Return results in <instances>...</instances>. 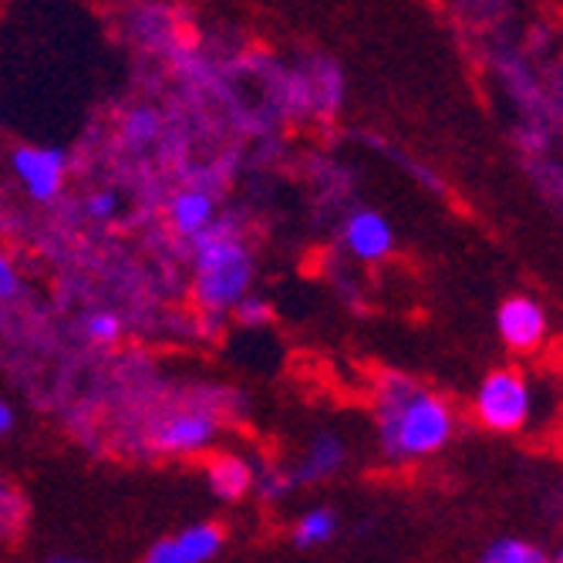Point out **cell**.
Instances as JSON below:
<instances>
[{
	"label": "cell",
	"instance_id": "1",
	"mask_svg": "<svg viewBox=\"0 0 563 563\" xmlns=\"http://www.w3.org/2000/svg\"><path fill=\"white\" fill-rule=\"evenodd\" d=\"M378 449L391 463H419L442 452L455 435V408L439 391L401 372H385L372 391Z\"/></svg>",
	"mask_w": 563,
	"mask_h": 563
},
{
	"label": "cell",
	"instance_id": "2",
	"mask_svg": "<svg viewBox=\"0 0 563 563\" xmlns=\"http://www.w3.org/2000/svg\"><path fill=\"white\" fill-rule=\"evenodd\" d=\"M192 253V300L207 318H227L233 303L253 290L257 280V257L253 246L246 243L240 223L233 220H217L199 236L189 240Z\"/></svg>",
	"mask_w": 563,
	"mask_h": 563
},
{
	"label": "cell",
	"instance_id": "3",
	"mask_svg": "<svg viewBox=\"0 0 563 563\" xmlns=\"http://www.w3.org/2000/svg\"><path fill=\"white\" fill-rule=\"evenodd\" d=\"M220 412L213 401H183L159 412L145 429V445L156 455H199L207 452L220 435Z\"/></svg>",
	"mask_w": 563,
	"mask_h": 563
},
{
	"label": "cell",
	"instance_id": "4",
	"mask_svg": "<svg viewBox=\"0 0 563 563\" xmlns=\"http://www.w3.org/2000/svg\"><path fill=\"white\" fill-rule=\"evenodd\" d=\"M533 385L520 368H493L473 398V416L483 429L496 435H514L523 432L533 419Z\"/></svg>",
	"mask_w": 563,
	"mask_h": 563
},
{
	"label": "cell",
	"instance_id": "5",
	"mask_svg": "<svg viewBox=\"0 0 563 563\" xmlns=\"http://www.w3.org/2000/svg\"><path fill=\"white\" fill-rule=\"evenodd\" d=\"M11 176L14 183L21 186V192L31 199V202H55L65 186H68V173H71V159L68 152L58 148V145H18L11 152Z\"/></svg>",
	"mask_w": 563,
	"mask_h": 563
},
{
	"label": "cell",
	"instance_id": "6",
	"mask_svg": "<svg viewBox=\"0 0 563 563\" xmlns=\"http://www.w3.org/2000/svg\"><path fill=\"white\" fill-rule=\"evenodd\" d=\"M341 250L357 264H382L395 253V227L385 213L372 207H354L338 227Z\"/></svg>",
	"mask_w": 563,
	"mask_h": 563
},
{
	"label": "cell",
	"instance_id": "7",
	"mask_svg": "<svg viewBox=\"0 0 563 563\" xmlns=\"http://www.w3.org/2000/svg\"><path fill=\"white\" fill-rule=\"evenodd\" d=\"M290 85H294L290 109H300V115H334L344 106V95H347L344 71L331 58H314L300 65Z\"/></svg>",
	"mask_w": 563,
	"mask_h": 563
},
{
	"label": "cell",
	"instance_id": "8",
	"mask_svg": "<svg viewBox=\"0 0 563 563\" xmlns=\"http://www.w3.org/2000/svg\"><path fill=\"white\" fill-rule=\"evenodd\" d=\"M496 334L499 341L517 351V354H533L547 334H550V314L547 307L530 297V294H509L496 307Z\"/></svg>",
	"mask_w": 563,
	"mask_h": 563
},
{
	"label": "cell",
	"instance_id": "9",
	"mask_svg": "<svg viewBox=\"0 0 563 563\" xmlns=\"http://www.w3.org/2000/svg\"><path fill=\"white\" fill-rule=\"evenodd\" d=\"M223 543H227V530L220 523L202 520L156 540L145 550L142 563H213Z\"/></svg>",
	"mask_w": 563,
	"mask_h": 563
},
{
	"label": "cell",
	"instance_id": "10",
	"mask_svg": "<svg viewBox=\"0 0 563 563\" xmlns=\"http://www.w3.org/2000/svg\"><path fill=\"white\" fill-rule=\"evenodd\" d=\"M347 466V442L334 429H321L303 445L300 459L287 470V479L294 489L300 486H321L334 479Z\"/></svg>",
	"mask_w": 563,
	"mask_h": 563
},
{
	"label": "cell",
	"instance_id": "11",
	"mask_svg": "<svg viewBox=\"0 0 563 563\" xmlns=\"http://www.w3.org/2000/svg\"><path fill=\"white\" fill-rule=\"evenodd\" d=\"M220 220V202L217 192L202 183H189L179 186L169 202H166V223L179 240H192L207 227H213Z\"/></svg>",
	"mask_w": 563,
	"mask_h": 563
},
{
	"label": "cell",
	"instance_id": "12",
	"mask_svg": "<svg viewBox=\"0 0 563 563\" xmlns=\"http://www.w3.org/2000/svg\"><path fill=\"white\" fill-rule=\"evenodd\" d=\"M257 463H250L240 452H217L207 459V489L220 503H240L253 493Z\"/></svg>",
	"mask_w": 563,
	"mask_h": 563
},
{
	"label": "cell",
	"instance_id": "13",
	"mask_svg": "<svg viewBox=\"0 0 563 563\" xmlns=\"http://www.w3.org/2000/svg\"><path fill=\"white\" fill-rule=\"evenodd\" d=\"M338 537V514L328 506H311L303 509V514L297 517L294 530H290V540L294 547L300 550H314V547H324Z\"/></svg>",
	"mask_w": 563,
	"mask_h": 563
},
{
	"label": "cell",
	"instance_id": "14",
	"mask_svg": "<svg viewBox=\"0 0 563 563\" xmlns=\"http://www.w3.org/2000/svg\"><path fill=\"white\" fill-rule=\"evenodd\" d=\"M163 125H166V122H163L159 109H152V106H135V109L125 112L119 132H122V142H125L129 148H148L152 142H159Z\"/></svg>",
	"mask_w": 563,
	"mask_h": 563
},
{
	"label": "cell",
	"instance_id": "15",
	"mask_svg": "<svg viewBox=\"0 0 563 563\" xmlns=\"http://www.w3.org/2000/svg\"><path fill=\"white\" fill-rule=\"evenodd\" d=\"M479 563H550V556L523 537H499L483 550Z\"/></svg>",
	"mask_w": 563,
	"mask_h": 563
},
{
	"label": "cell",
	"instance_id": "16",
	"mask_svg": "<svg viewBox=\"0 0 563 563\" xmlns=\"http://www.w3.org/2000/svg\"><path fill=\"white\" fill-rule=\"evenodd\" d=\"M27 523V503L21 496V489L0 473V543L14 540Z\"/></svg>",
	"mask_w": 563,
	"mask_h": 563
},
{
	"label": "cell",
	"instance_id": "17",
	"mask_svg": "<svg viewBox=\"0 0 563 563\" xmlns=\"http://www.w3.org/2000/svg\"><path fill=\"white\" fill-rule=\"evenodd\" d=\"M85 338L95 344V347H112V344H119V338H122V331H125V321L115 314V311H106V307H98V311H91L88 318H85Z\"/></svg>",
	"mask_w": 563,
	"mask_h": 563
},
{
	"label": "cell",
	"instance_id": "18",
	"mask_svg": "<svg viewBox=\"0 0 563 563\" xmlns=\"http://www.w3.org/2000/svg\"><path fill=\"white\" fill-rule=\"evenodd\" d=\"M233 318H236V324H243V328H250V331H257V328H267L271 321H274V307H271V300L267 297H261V294H243L236 303H233V311H230Z\"/></svg>",
	"mask_w": 563,
	"mask_h": 563
},
{
	"label": "cell",
	"instance_id": "19",
	"mask_svg": "<svg viewBox=\"0 0 563 563\" xmlns=\"http://www.w3.org/2000/svg\"><path fill=\"white\" fill-rule=\"evenodd\" d=\"M24 297V277L18 261L11 257V250L0 243V307L4 303H18Z\"/></svg>",
	"mask_w": 563,
	"mask_h": 563
},
{
	"label": "cell",
	"instance_id": "20",
	"mask_svg": "<svg viewBox=\"0 0 563 563\" xmlns=\"http://www.w3.org/2000/svg\"><path fill=\"white\" fill-rule=\"evenodd\" d=\"M81 210H85V217L95 220V223H109V220H115L119 210H122V196H119L115 189H95V192L85 196Z\"/></svg>",
	"mask_w": 563,
	"mask_h": 563
},
{
	"label": "cell",
	"instance_id": "21",
	"mask_svg": "<svg viewBox=\"0 0 563 563\" xmlns=\"http://www.w3.org/2000/svg\"><path fill=\"white\" fill-rule=\"evenodd\" d=\"M470 4H476V11H466L463 18L476 27H493L509 14V0H470Z\"/></svg>",
	"mask_w": 563,
	"mask_h": 563
},
{
	"label": "cell",
	"instance_id": "22",
	"mask_svg": "<svg viewBox=\"0 0 563 563\" xmlns=\"http://www.w3.org/2000/svg\"><path fill=\"white\" fill-rule=\"evenodd\" d=\"M14 422H18V416H14L11 401L0 398V439H8V435L14 432Z\"/></svg>",
	"mask_w": 563,
	"mask_h": 563
},
{
	"label": "cell",
	"instance_id": "23",
	"mask_svg": "<svg viewBox=\"0 0 563 563\" xmlns=\"http://www.w3.org/2000/svg\"><path fill=\"white\" fill-rule=\"evenodd\" d=\"M44 563H85V560H78V556H47Z\"/></svg>",
	"mask_w": 563,
	"mask_h": 563
},
{
	"label": "cell",
	"instance_id": "24",
	"mask_svg": "<svg viewBox=\"0 0 563 563\" xmlns=\"http://www.w3.org/2000/svg\"><path fill=\"white\" fill-rule=\"evenodd\" d=\"M550 563H563V543H560V550H556V553L550 556Z\"/></svg>",
	"mask_w": 563,
	"mask_h": 563
}]
</instances>
